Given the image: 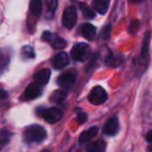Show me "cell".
Wrapping results in <instances>:
<instances>
[{"instance_id": "6da1fadb", "label": "cell", "mask_w": 152, "mask_h": 152, "mask_svg": "<svg viewBox=\"0 0 152 152\" xmlns=\"http://www.w3.org/2000/svg\"><path fill=\"white\" fill-rule=\"evenodd\" d=\"M47 136L45 129L39 125H31L28 126L24 133L23 137L28 143H39L43 142Z\"/></svg>"}, {"instance_id": "7a4b0ae2", "label": "cell", "mask_w": 152, "mask_h": 152, "mask_svg": "<svg viewBox=\"0 0 152 152\" xmlns=\"http://www.w3.org/2000/svg\"><path fill=\"white\" fill-rule=\"evenodd\" d=\"M91 48L86 43H77L76 44L70 52L71 58L76 61H85L88 59L90 55Z\"/></svg>"}, {"instance_id": "3957f363", "label": "cell", "mask_w": 152, "mask_h": 152, "mask_svg": "<svg viewBox=\"0 0 152 152\" xmlns=\"http://www.w3.org/2000/svg\"><path fill=\"white\" fill-rule=\"evenodd\" d=\"M88 100L94 105H102L108 100V94L104 88L97 86L91 90Z\"/></svg>"}, {"instance_id": "277c9868", "label": "cell", "mask_w": 152, "mask_h": 152, "mask_svg": "<svg viewBox=\"0 0 152 152\" xmlns=\"http://www.w3.org/2000/svg\"><path fill=\"white\" fill-rule=\"evenodd\" d=\"M39 115L49 124H55L59 122L62 116L63 112L61 110L58 108H47L44 109L41 111H39Z\"/></svg>"}, {"instance_id": "5b68a950", "label": "cell", "mask_w": 152, "mask_h": 152, "mask_svg": "<svg viewBox=\"0 0 152 152\" xmlns=\"http://www.w3.org/2000/svg\"><path fill=\"white\" fill-rule=\"evenodd\" d=\"M77 23V9L70 5L65 8L62 14V24L65 28L71 29Z\"/></svg>"}, {"instance_id": "8992f818", "label": "cell", "mask_w": 152, "mask_h": 152, "mask_svg": "<svg viewBox=\"0 0 152 152\" xmlns=\"http://www.w3.org/2000/svg\"><path fill=\"white\" fill-rule=\"evenodd\" d=\"M42 38L48 42L54 49L61 50L64 49L67 46V42L61 37H58L56 34H53L50 31H45L43 33Z\"/></svg>"}, {"instance_id": "52a82bcc", "label": "cell", "mask_w": 152, "mask_h": 152, "mask_svg": "<svg viewBox=\"0 0 152 152\" xmlns=\"http://www.w3.org/2000/svg\"><path fill=\"white\" fill-rule=\"evenodd\" d=\"M42 93V86H39L37 83H32L28 86V87L25 89L24 93L21 95L22 101H30L34 100L37 97H38Z\"/></svg>"}, {"instance_id": "ba28073f", "label": "cell", "mask_w": 152, "mask_h": 152, "mask_svg": "<svg viewBox=\"0 0 152 152\" xmlns=\"http://www.w3.org/2000/svg\"><path fill=\"white\" fill-rule=\"evenodd\" d=\"M119 130V121L118 117H112L106 121L104 124L102 132L108 136H114L118 133Z\"/></svg>"}, {"instance_id": "9c48e42d", "label": "cell", "mask_w": 152, "mask_h": 152, "mask_svg": "<svg viewBox=\"0 0 152 152\" xmlns=\"http://www.w3.org/2000/svg\"><path fill=\"white\" fill-rule=\"evenodd\" d=\"M75 81H76V74L71 71L64 72L61 75H60L57 78L58 86H60L64 89L70 88L75 84Z\"/></svg>"}, {"instance_id": "30bf717a", "label": "cell", "mask_w": 152, "mask_h": 152, "mask_svg": "<svg viewBox=\"0 0 152 152\" xmlns=\"http://www.w3.org/2000/svg\"><path fill=\"white\" fill-rule=\"evenodd\" d=\"M50 77H51V70L49 69H44L37 71L34 75V81L39 86H44L48 83Z\"/></svg>"}, {"instance_id": "8fae6325", "label": "cell", "mask_w": 152, "mask_h": 152, "mask_svg": "<svg viewBox=\"0 0 152 152\" xmlns=\"http://www.w3.org/2000/svg\"><path fill=\"white\" fill-rule=\"evenodd\" d=\"M69 64V56L66 53H57L53 59V66L56 69H61Z\"/></svg>"}, {"instance_id": "7c38bea8", "label": "cell", "mask_w": 152, "mask_h": 152, "mask_svg": "<svg viewBox=\"0 0 152 152\" xmlns=\"http://www.w3.org/2000/svg\"><path fill=\"white\" fill-rule=\"evenodd\" d=\"M99 128L97 126H92L88 128L87 130L84 131L80 136H79V143L80 144H86L89 141H91L94 137H95L98 134Z\"/></svg>"}, {"instance_id": "4fadbf2b", "label": "cell", "mask_w": 152, "mask_h": 152, "mask_svg": "<svg viewBox=\"0 0 152 152\" xmlns=\"http://www.w3.org/2000/svg\"><path fill=\"white\" fill-rule=\"evenodd\" d=\"M80 31L83 37L87 40H93L96 35V28L91 23H84L80 27Z\"/></svg>"}, {"instance_id": "5bb4252c", "label": "cell", "mask_w": 152, "mask_h": 152, "mask_svg": "<svg viewBox=\"0 0 152 152\" xmlns=\"http://www.w3.org/2000/svg\"><path fill=\"white\" fill-rule=\"evenodd\" d=\"M11 60L10 51L7 49H0V76L8 67Z\"/></svg>"}, {"instance_id": "9a60e30c", "label": "cell", "mask_w": 152, "mask_h": 152, "mask_svg": "<svg viewBox=\"0 0 152 152\" xmlns=\"http://www.w3.org/2000/svg\"><path fill=\"white\" fill-rule=\"evenodd\" d=\"M110 3V0H94L93 6L94 10L100 14H105L109 10Z\"/></svg>"}, {"instance_id": "2e32d148", "label": "cell", "mask_w": 152, "mask_h": 152, "mask_svg": "<svg viewBox=\"0 0 152 152\" xmlns=\"http://www.w3.org/2000/svg\"><path fill=\"white\" fill-rule=\"evenodd\" d=\"M106 142L103 140H97L91 142L86 147V152H105Z\"/></svg>"}, {"instance_id": "e0dca14e", "label": "cell", "mask_w": 152, "mask_h": 152, "mask_svg": "<svg viewBox=\"0 0 152 152\" xmlns=\"http://www.w3.org/2000/svg\"><path fill=\"white\" fill-rule=\"evenodd\" d=\"M43 10L42 0H31L29 4V11L33 16H39Z\"/></svg>"}, {"instance_id": "ac0fdd59", "label": "cell", "mask_w": 152, "mask_h": 152, "mask_svg": "<svg viewBox=\"0 0 152 152\" xmlns=\"http://www.w3.org/2000/svg\"><path fill=\"white\" fill-rule=\"evenodd\" d=\"M67 97V92L65 90H56L54 91L51 96L50 101L54 103H61Z\"/></svg>"}, {"instance_id": "d6986e66", "label": "cell", "mask_w": 152, "mask_h": 152, "mask_svg": "<svg viewBox=\"0 0 152 152\" xmlns=\"http://www.w3.org/2000/svg\"><path fill=\"white\" fill-rule=\"evenodd\" d=\"M58 6V1L57 0H45V9L46 13L50 15L51 17L53 16L56 9Z\"/></svg>"}, {"instance_id": "ffe728a7", "label": "cell", "mask_w": 152, "mask_h": 152, "mask_svg": "<svg viewBox=\"0 0 152 152\" xmlns=\"http://www.w3.org/2000/svg\"><path fill=\"white\" fill-rule=\"evenodd\" d=\"M80 10L82 11L84 16H85L86 19H93V18L95 16L94 11H93L91 8H89V7H88L86 4H84V3H81V4H80Z\"/></svg>"}, {"instance_id": "44dd1931", "label": "cell", "mask_w": 152, "mask_h": 152, "mask_svg": "<svg viewBox=\"0 0 152 152\" xmlns=\"http://www.w3.org/2000/svg\"><path fill=\"white\" fill-rule=\"evenodd\" d=\"M21 54H22L23 57L28 58V59H33L35 57V52H34L33 48L31 46H28V45H26V46L22 47Z\"/></svg>"}, {"instance_id": "7402d4cb", "label": "cell", "mask_w": 152, "mask_h": 152, "mask_svg": "<svg viewBox=\"0 0 152 152\" xmlns=\"http://www.w3.org/2000/svg\"><path fill=\"white\" fill-rule=\"evenodd\" d=\"M11 134L6 130L0 131V146H4L10 140Z\"/></svg>"}, {"instance_id": "603a6c76", "label": "cell", "mask_w": 152, "mask_h": 152, "mask_svg": "<svg viewBox=\"0 0 152 152\" xmlns=\"http://www.w3.org/2000/svg\"><path fill=\"white\" fill-rule=\"evenodd\" d=\"M77 120L79 121V123H84L87 120V115L84 112H79L77 114Z\"/></svg>"}, {"instance_id": "cb8c5ba5", "label": "cell", "mask_w": 152, "mask_h": 152, "mask_svg": "<svg viewBox=\"0 0 152 152\" xmlns=\"http://www.w3.org/2000/svg\"><path fill=\"white\" fill-rule=\"evenodd\" d=\"M7 93L4 91V90H3V89H0V101H2V100H5L6 98H7Z\"/></svg>"}, {"instance_id": "d4e9b609", "label": "cell", "mask_w": 152, "mask_h": 152, "mask_svg": "<svg viewBox=\"0 0 152 152\" xmlns=\"http://www.w3.org/2000/svg\"><path fill=\"white\" fill-rule=\"evenodd\" d=\"M146 139L148 142H151L152 141V131H149L148 134H146Z\"/></svg>"}, {"instance_id": "484cf974", "label": "cell", "mask_w": 152, "mask_h": 152, "mask_svg": "<svg viewBox=\"0 0 152 152\" xmlns=\"http://www.w3.org/2000/svg\"><path fill=\"white\" fill-rule=\"evenodd\" d=\"M130 3H133V4H138V3H141L142 2V0H128Z\"/></svg>"}, {"instance_id": "4316f807", "label": "cell", "mask_w": 152, "mask_h": 152, "mask_svg": "<svg viewBox=\"0 0 152 152\" xmlns=\"http://www.w3.org/2000/svg\"><path fill=\"white\" fill-rule=\"evenodd\" d=\"M41 152H49L48 151H41Z\"/></svg>"}, {"instance_id": "83f0119b", "label": "cell", "mask_w": 152, "mask_h": 152, "mask_svg": "<svg viewBox=\"0 0 152 152\" xmlns=\"http://www.w3.org/2000/svg\"><path fill=\"white\" fill-rule=\"evenodd\" d=\"M71 1H75V0H71Z\"/></svg>"}]
</instances>
